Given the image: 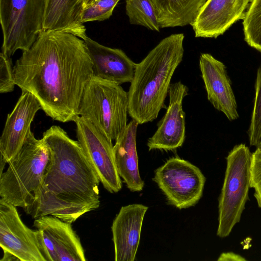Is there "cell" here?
I'll list each match as a JSON object with an SVG mask.
<instances>
[{
    "mask_svg": "<svg viewBox=\"0 0 261 261\" xmlns=\"http://www.w3.org/2000/svg\"><path fill=\"white\" fill-rule=\"evenodd\" d=\"M47 0H0L2 52L29 49L43 30Z\"/></svg>",
    "mask_w": 261,
    "mask_h": 261,
    "instance_id": "7",
    "label": "cell"
},
{
    "mask_svg": "<svg viewBox=\"0 0 261 261\" xmlns=\"http://www.w3.org/2000/svg\"><path fill=\"white\" fill-rule=\"evenodd\" d=\"M15 85L11 57L1 51L0 54V93H6L12 92L14 90Z\"/></svg>",
    "mask_w": 261,
    "mask_h": 261,
    "instance_id": "25",
    "label": "cell"
},
{
    "mask_svg": "<svg viewBox=\"0 0 261 261\" xmlns=\"http://www.w3.org/2000/svg\"><path fill=\"white\" fill-rule=\"evenodd\" d=\"M245 40L261 51V0H252L243 18Z\"/></svg>",
    "mask_w": 261,
    "mask_h": 261,
    "instance_id": "22",
    "label": "cell"
},
{
    "mask_svg": "<svg viewBox=\"0 0 261 261\" xmlns=\"http://www.w3.org/2000/svg\"><path fill=\"white\" fill-rule=\"evenodd\" d=\"M139 124L132 119L123 133L115 140L114 156L119 175L132 192H140L144 182L139 173L136 145L137 132Z\"/></svg>",
    "mask_w": 261,
    "mask_h": 261,
    "instance_id": "18",
    "label": "cell"
},
{
    "mask_svg": "<svg viewBox=\"0 0 261 261\" xmlns=\"http://www.w3.org/2000/svg\"><path fill=\"white\" fill-rule=\"evenodd\" d=\"M188 92L187 86L180 81L171 84L166 113L147 142L149 151L173 150L182 145L186 138V114L182 109V101Z\"/></svg>",
    "mask_w": 261,
    "mask_h": 261,
    "instance_id": "12",
    "label": "cell"
},
{
    "mask_svg": "<svg viewBox=\"0 0 261 261\" xmlns=\"http://www.w3.org/2000/svg\"><path fill=\"white\" fill-rule=\"evenodd\" d=\"M152 180L164 194L168 203L181 210L193 206L199 201L206 178L198 167L174 156L155 170Z\"/></svg>",
    "mask_w": 261,
    "mask_h": 261,
    "instance_id": "8",
    "label": "cell"
},
{
    "mask_svg": "<svg viewBox=\"0 0 261 261\" xmlns=\"http://www.w3.org/2000/svg\"><path fill=\"white\" fill-rule=\"evenodd\" d=\"M125 3L126 14L130 24L160 31L157 12L151 0H125Z\"/></svg>",
    "mask_w": 261,
    "mask_h": 261,
    "instance_id": "21",
    "label": "cell"
},
{
    "mask_svg": "<svg viewBox=\"0 0 261 261\" xmlns=\"http://www.w3.org/2000/svg\"><path fill=\"white\" fill-rule=\"evenodd\" d=\"M82 0H47L43 30L71 33L82 39L87 36L80 21Z\"/></svg>",
    "mask_w": 261,
    "mask_h": 261,
    "instance_id": "19",
    "label": "cell"
},
{
    "mask_svg": "<svg viewBox=\"0 0 261 261\" xmlns=\"http://www.w3.org/2000/svg\"><path fill=\"white\" fill-rule=\"evenodd\" d=\"M160 28L184 27L195 20L207 0H151Z\"/></svg>",
    "mask_w": 261,
    "mask_h": 261,
    "instance_id": "20",
    "label": "cell"
},
{
    "mask_svg": "<svg viewBox=\"0 0 261 261\" xmlns=\"http://www.w3.org/2000/svg\"><path fill=\"white\" fill-rule=\"evenodd\" d=\"M255 90L254 106L248 134L250 145L258 148L261 147V64L257 71Z\"/></svg>",
    "mask_w": 261,
    "mask_h": 261,
    "instance_id": "23",
    "label": "cell"
},
{
    "mask_svg": "<svg viewBox=\"0 0 261 261\" xmlns=\"http://www.w3.org/2000/svg\"><path fill=\"white\" fill-rule=\"evenodd\" d=\"M49 160L39 197L27 214L33 218L52 215L72 224L100 205L97 175L77 141L60 126L43 134Z\"/></svg>",
    "mask_w": 261,
    "mask_h": 261,
    "instance_id": "2",
    "label": "cell"
},
{
    "mask_svg": "<svg viewBox=\"0 0 261 261\" xmlns=\"http://www.w3.org/2000/svg\"><path fill=\"white\" fill-rule=\"evenodd\" d=\"M84 40L92 63L93 76L119 85L132 82L136 63L122 50L106 46L88 36Z\"/></svg>",
    "mask_w": 261,
    "mask_h": 261,
    "instance_id": "17",
    "label": "cell"
},
{
    "mask_svg": "<svg viewBox=\"0 0 261 261\" xmlns=\"http://www.w3.org/2000/svg\"><path fill=\"white\" fill-rule=\"evenodd\" d=\"M252 153L244 144L235 146L226 157L224 181L219 198L217 235L225 238L240 221L249 199Z\"/></svg>",
    "mask_w": 261,
    "mask_h": 261,
    "instance_id": "6",
    "label": "cell"
},
{
    "mask_svg": "<svg viewBox=\"0 0 261 261\" xmlns=\"http://www.w3.org/2000/svg\"><path fill=\"white\" fill-rule=\"evenodd\" d=\"M182 33L162 39L136 64L128 91V114L139 124L155 119L165 106L171 81L184 54Z\"/></svg>",
    "mask_w": 261,
    "mask_h": 261,
    "instance_id": "3",
    "label": "cell"
},
{
    "mask_svg": "<svg viewBox=\"0 0 261 261\" xmlns=\"http://www.w3.org/2000/svg\"><path fill=\"white\" fill-rule=\"evenodd\" d=\"M46 261H85V251L71 224L52 215L35 219Z\"/></svg>",
    "mask_w": 261,
    "mask_h": 261,
    "instance_id": "11",
    "label": "cell"
},
{
    "mask_svg": "<svg viewBox=\"0 0 261 261\" xmlns=\"http://www.w3.org/2000/svg\"><path fill=\"white\" fill-rule=\"evenodd\" d=\"M77 141L105 189L111 193L122 188V181L115 161L112 141L86 119L77 116Z\"/></svg>",
    "mask_w": 261,
    "mask_h": 261,
    "instance_id": "10",
    "label": "cell"
},
{
    "mask_svg": "<svg viewBox=\"0 0 261 261\" xmlns=\"http://www.w3.org/2000/svg\"><path fill=\"white\" fill-rule=\"evenodd\" d=\"M120 0H99L83 8L80 21L85 22L103 21L112 15L114 8Z\"/></svg>",
    "mask_w": 261,
    "mask_h": 261,
    "instance_id": "24",
    "label": "cell"
},
{
    "mask_svg": "<svg viewBox=\"0 0 261 261\" xmlns=\"http://www.w3.org/2000/svg\"><path fill=\"white\" fill-rule=\"evenodd\" d=\"M128 114L127 92L119 84L93 76L84 89L78 115L115 141L127 125Z\"/></svg>",
    "mask_w": 261,
    "mask_h": 261,
    "instance_id": "5",
    "label": "cell"
},
{
    "mask_svg": "<svg viewBox=\"0 0 261 261\" xmlns=\"http://www.w3.org/2000/svg\"><path fill=\"white\" fill-rule=\"evenodd\" d=\"M99 0H82L83 8L90 5Z\"/></svg>",
    "mask_w": 261,
    "mask_h": 261,
    "instance_id": "28",
    "label": "cell"
},
{
    "mask_svg": "<svg viewBox=\"0 0 261 261\" xmlns=\"http://www.w3.org/2000/svg\"><path fill=\"white\" fill-rule=\"evenodd\" d=\"M16 85L31 93L45 114L65 123L78 115L84 89L93 76L83 39L43 30L13 66Z\"/></svg>",
    "mask_w": 261,
    "mask_h": 261,
    "instance_id": "1",
    "label": "cell"
},
{
    "mask_svg": "<svg viewBox=\"0 0 261 261\" xmlns=\"http://www.w3.org/2000/svg\"><path fill=\"white\" fill-rule=\"evenodd\" d=\"M250 187L254 189V196L258 207L261 208V147L252 153Z\"/></svg>",
    "mask_w": 261,
    "mask_h": 261,
    "instance_id": "26",
    "label": "cell"
},
{
    "mask_svg": "<svg viewBox=\"0 0 261 261\" xmlns=\"http://www.w3.org/2000/svg\"><path fill=\"white\" fill-rule=\"evenodd\" d=\"M250 0H207L191 24L195 37L217 38L243 19Z\"/></svg>",
    "mask_w": 261,
    "mask_h": 261,
    "instance_id": "14",
    "label": "cell"
},
{
    "mask_svg": "<svg viewBox=\"0 0 261 261\" xmlns=\"http://www.w3.org/2000/svg\"><path fill=\"white\" fill-rule=\"evenodd\" d=\"M218 260H246V259L232 252L222 253Z\"/></svg>",
    "mask_w": 261,
    "mask_h": 261,
    "instance_id": "27",
    "label": "cell"
},
{
    "mask_svg": "<svg viewBox=\"0 0 261 261\" xmlns=\"http://www.w3.org/2000/svg\"><path fill=\"white\" fill-rule=\"evenodd\" d=\"M148 209V206L138 203L121 207L111 226L115 261L135 260Z\"/></svg>",
    "mask_w": 261,
    "mask_h": 261,
    "instance_id": "16",
    "label": "cell"
},
{
    "mask_svg": "<svg viewBox=\"0 0 261 261\" xmlns=\"http://www.w3.org/2000/svg\"><path fill=\"white\" fill-rule=\"evenodd\" d=\"M199 64L208 101L229 120L237 119V102L224 64L207 53L200 55Z\"/></svg>",
    "mask_w": 261,
    "mask_h": 261,
    "instance_id": "15",
    "label": "cell"
},
{
    "mask_svg": "<svg viewBox=\"0 0 261 261\" xmlns=\"http://www.w3.org/2000/svg\"><path fill=\"white\" fill-rule=\"evenodd\" d=\"M41 106L30 92L22 90L12 111L7 115L0 139L1 160L8 163L18 153L29 134L31 125Z\"/></svg>",
    "mask_w": 261,
    "mask_h": 261,
    "instance_id": "13",
    "label": "cell"
},
{
    "mask_svg": "<svg viewBox=\"0 0 261 261\" xmlns=\"http://www.w3.org/2000/svg\"><path fill=\"white\" fill-rule=\"evenodd\" d=\"M16 207L0 199L1 261H46L39 231L23 223Z\"/></svg>",
    "mask_w": 261,
    "mask_h": 261,
    "instance_id": "9",
    "label": "cell"
},
{
    "mask_svg": "<svg viewBox=\"0 0 261 261\" xmlns=\"http://www.w3.org/2000/svg\"><path fill=\"white\" fill-rule=\"evenodd\" d=\"M49 152L44 140L31 132L17 155L0 175L1 199L24 210L38 199Z\"/></svg>",
    "mask_w": 261,
    "mask_h": 261,
    "instance_id": "4",
    "label": "cell"
}]
</instances>
